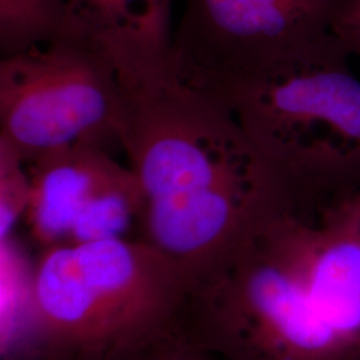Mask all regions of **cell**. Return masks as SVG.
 Instances as JSON below:
<instances>
[{
    "label": "cell",
    "instance_id": "obj_1",
    "mask_svg": "<svg viewBox=\"0 0 360 360\" xmlns=\"http://www.w3.org/2000/svg\"><path fill=\"white\" fill-rule=\"evenodd\" d=\"M117 139L142 187L144 240L193 276L230 260L272 219L295 212L291 187L214 94L169 56L115 63Z\"/></svg>",
    "mask_w": 360,
    "mask_h": 360
},
{
    "label": "cell",
    "instance_id": "obj_2",
    "mask_svg": "<svg viewBox=\"0 0 360 360\" xmlns=\"http://www.w3.org/2000/svg\"><path fill=\"white\" fill-rule=\"evenodd\" d=\"M351 55L346 39H333L207 90L281 169L303 218L360 191V80Z\"/></svg>",
    "mask_w": 360,
    "mask_h": 360
},
{
    "label": "cell",
    "instance_id": "obj_3",
    "mask_svg": "<svg viewBox=\"0 0 360 360\" xmlns=\"http://www.w3.org/2000/svg\"><path fill=\"white\" fill-rule=\"evenodd\" d=\"M193 276L143 240L114 238L43 250L31 303L43 354L115 356L174 338Z\"/></svg>",
    "mask_w": 360,
    "mask_h": 360
},
{
    "label": "cell",
    "instance_id": "obj_4",
    "mask_svg": "<svg viewBox=\"0 0 360 360\" xmlns=\"http://www.w3.org/2000/svg\"><path fill=\"white\" fill-rule=\"evenodd\" d=\"M174 338L223 360H360L260 232L193 278Z\"/></svg>",
    "mask_w": 360,
    "mask_h": 360
},
{
    "label": "cell",
    "instance_id": "obj_5",
    "mask_svg": "<svg viewBox=\"0 0 360 360\" xmlns=\"http://www.w3.org/2000/svg\"><path fill=\"white\" fill-rule=\"evenodd\" d=\"M122 89L114 60L87 37L0 60V139L27 165L77 144L117 143Z\"/></svg>",
    "mask_w": 360,
    "mask_h": 360
},
{
    "label": "cell",
    "instance_id": "obj_6",
    "mask_svg": "<svg viewBox=\"0 0 360 360\" xmlns=\"http://www.w3.org/2000/svg\"><path fill=\"white\" fill-rule=\"evenodd\" d=\"M355 0H184L169 62L202 90L255 74L333 39L355 22Z\"/></svg>",
    "mask_w": 360,
    "mask_h": 360
},
{
    "label": "cell",
    "instance_id": "obj_7",
    "mask_svg": "<svg viewBox=\"0 0 360 360\" xmlns=\"http://www.w3.org/2000/svg\"><path fill=\"white\" fill-rule=\"evenodd\" d=\"M31 198L27 224L41 250L123 238L146 206L129 166L107 148L77 144L27 165Z\"/></svg>",
    "mask_w": 360,
    "mask_h": 360
},
{
    "label": "cell",
    "instance_id": "obj_8",
    "mask_svg": "<svg viewBox=\"0 0 360 360\" xmlns=\"http://www.w3.org/2000/svg\"><path fill=\"white\" fill-rule=\"evenodd\" d=\"M352 195L316 219L281 215L262 235L304 283L323 318L360 349V220Z\"/></svg>",
    "mask_w": 360,
    "mask_h": 360
},
{
    "label": "cell",
    "instance_id": "obj_9",
    "mask_svg": "<svg viewBox=\"0 0 360 360\" xmlns=\"http://www.w3.org/2000/svg\"><path fill=\"white\" fill-rule=\"evenodd\" d=\"M87 35L114 62L169 56L174 0H71Z\"/></svg>",
    "mask_w": 360,
    "mask_h": 360
},
{
    "label": "cell",
    "instance_id": "obj_10",
    "mask_svg": "<svg viewBox=\"0 0 360 360\" xmlns=\"http://www.w3.org/2000/svg\"><path fill=\"white\" fill-rule=\"evenodd\" d=\"M80 37L90 38L71 0H0L1 59Z\"/></svg>",
    "mask_w": 360,
    "mask_h": 360
},
{
    "label": "cell",
    "instance_id": "obj_11",
    "mask_svg": "<svg viewBox=\"0 0 360 360\" xmlns=\"http://www.w3.org/2000/svg\"><path fill=\"white\" fill-rule=\"evenodd\" d=\"M31 191L32 186L26 163L8 143L0 139L1 240L11 236L16 221L26 215Z\"/></svg>",
    "mask_w": 360,
    "mask_h": 360
},
{
    "label": "cell",
    "instance_id": "obj_12",
    "mask_svg": "<svg viewBox=\"0 0 360 360\" xmlns=\"http://www.w3.org/2000/svg\"><path fill=\"white\" fill-rule=\"evenodd\" d=\"M159 360H223L172 338L163 346Z\"/></svg>",
    "mask_w": 360,
    "mask_h": 360
},
{
    "label": "cell",
    "instance_id": "obj_13",
    "mask_svg": "<svg viewBox=\"0 0 360 360\" xmlns=\"http://www.w3.org/2000/svg\"><path fill=\"white\" fill-rule=\"evenodd\" d=\"M165 346L160 345L158 347L136 352V354H127V355H115V356H92V355H60V356H46L39 358V360H159L160 351Z\"/></svg>",
    "mask_w": 360,
    "mask_h": 360
},
{
    "label": "cell",
    "instance_id": "obj_14",
    "mask_svg": "<svg viewBox=\"0 0 360 360\" xmlns=\"http://www.w3.org/2000/svg\"><path fill=\"white\" fill-rule=\"evenodd\" d=\"M347 39L352 55H359L360 56V11L358 19L355 20V23L352 25L349 32H348Z\"/></svg>",
    "mask_w": 360,
    "mask_h": 360
},
{
    "label": "cell",
    "instance_id": "obj_15",
    "mask_svg": "<svg viewBox=\"0 0 360 360\" xmlns=\"http://www.w3.org/2000/svg\"><path fill=\"white\" fill-rule=\"evenodd\" d=\"M352 203H354V207L356 210V214H358L360 220V191L352 195Z\"/></svg>",
    "mask_w": 360,
    "mask_h": 360
},
{
    "label": "cell",
    "instance_id": "obj_16",
    "mask_svg": "<svg viewBox=\"0 0 360 360\" xmlns=\"http://www.w3.org/2000/svg\"><path fill=\"white\" fill-rule=\"evenodd\" d=\"M355 1H356V3H358V4H359V10H360V0H355Z\"/></svg>",
    "mask_w": 360,
    "mask_h": 360
}]
</instances>
